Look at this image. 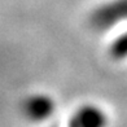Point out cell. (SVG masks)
<instances>
[{
    "mask_svg": "<svg viewBox=\"0 0 127 127\" xmlns=\"http://www.w3.org/2000/svg\"><path fill=\"white\" fill-rule=\"evenodd\" d=\"M121 22L127 24V0H113L97 8L91 16L92 26L101 31L110 30ZM109 53L114 60L127 59V29L110 42Z\"/></svg>",
    "mask_w": 127,
    "mask_h": 127,
    "instance_id": "cell-1",
    "label": "cell"
},
{
    "mask_svg": "<svg viewBox=\"0 0 127 127\" xmlns=\"http://www.w3.org/2000/svg\"><path fill=\"white\" fill-rule=\"evenodd\" d=\"M55 112V101L44 94H34L22 102V113L32 122L47 121Z\"/></svg>",
    "mask_w": 127,
    "mask_h": 127,
    "instance_id": "cell-2",
    "label": "cell"
},
{
    "mask_svg": "<svg viewBox=\"0 0 127 127\" xmlns=\"http://www.w3.org/2000/svg\"><path fill=\"white\" fill-rule=\"evenodd\" d=\"M108 117L105 112L95 105L78 108L69 119L67 127H106Z\"/></svg>",
    "mask_w": 127,
    "mask_h": 127,
    "instance_id": "cell-3",
    "label": "cell"
}]
</instances>
